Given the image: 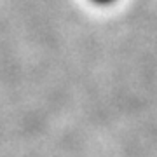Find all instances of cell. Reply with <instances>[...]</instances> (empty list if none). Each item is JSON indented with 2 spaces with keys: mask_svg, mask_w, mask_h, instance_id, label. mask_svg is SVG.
I'll list each match as a JSON object with an SVG mask.
<instances>
[{
  "mask_svg": "<svg viewBox=\"0 0 157 157\" xmlns=\"http://www.w3.org/2000/svg\"><path fill=\"white\" fill-rule=\"evenodd\" d=\"M94 2H101V4H105V2H110V0H94Z\"/></svg>",
  "mask_w": 157,
  "mask_h": 157,
  "instance_id": "cell-1",
  "label": "cell"
}]
</instances>
